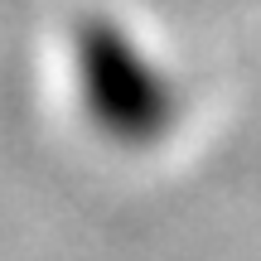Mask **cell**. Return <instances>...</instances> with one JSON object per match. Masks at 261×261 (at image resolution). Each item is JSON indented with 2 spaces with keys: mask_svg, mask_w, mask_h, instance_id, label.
Masks as SVG:
<instances>
[{
  "mask_svg": "<svg viewBox=\"0 0 261 261\" xmlns=\"http://www.w3.org/2000/svg\"><path fill=\"white\" fill-rule=\"evenodd\" d=\"M83 92L97 121L130 140H140V130H155L169 112V92L160 73L112 24H97L83 34Z\"/></svg>",
  "mask_w": 261,
  "mask_h": 261,
  "instance_id": "1",
  "label": "cell"
}]
</instances>
